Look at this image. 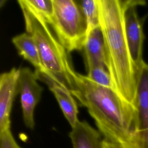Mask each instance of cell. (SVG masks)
Here are the masks:
<instances>
[{
  "mask_svg": "<svg viewBox=\"0 0 148 148\" xmlns=\"http://www.w3.org/2000/svg\"><path fill=\"white\" fill-rule=\"evenodd\" d=\"M64 81L80 105L87 109L103 139L116 143L139 146L135 106L112 88L100 86L76 72L69 60L66 64Z\"/></svg>",
  "mask_w": 148,
  "mask_h": 148,
  "instance_id": "cell-1",
  "label": "cell"
},
{
  "mask_svg": "<svg viewBox=\"0 0 148 148\" xmlns=\"http://www.w3.org/2000/svg\"><path fill=\"white\" fill-rule=\"evenodd\" d=\"M98 1L107 68L113 89L135 106L138 73L131 59L125 34L124 1Z\"/></svg>",
  "mask_w": 148,
  "mask_h": 148,
  "instance_id": "cell-2",
  "label": "cell"
},
{
  "mask_svg": "<svg viewBox=\"0 0 148 148\" xmlns=\"http://www.w3.org/2000/svg\"><path fill=\"white\" fill-rule=\"evenodd\" d=\"M24 17L26 32L34 39L47 72L64 81L68 52L49 28V24L23 0L17 1ZM65 83V82H64Z\"/></svg>",
  "mask_w": 148,
  "mask_h": 148,
  "instance_id": "cell-3",
  "label": "cell"
},
{
  "mask_svg": "<svg viewBox=\"0 0 148 148\" xmlns=\"http://www.w3.org/2000/svg\"><path fill=\"white\" fill-rule=\"evenodd\" d=\"M50 25L68 53L80 50L87 38V25L80 5L73 0H53Z\"/></svg>",
  "mask_w": 148,
  "mask_h": 148,
  "instance_id": "cell-4",
  "label": "cell"
},
{
  "mask_svg": "<svg viewBox=\"0 0 148 148\" xmlns=\"http://www.w3.org/2000/svg\"><path fill=\"white\" fill-rule=\"evenodd\" d=\"M145 3L143 1H124L125 34L131 59L137 73L145 62L142 58L144 35L142 22L137 13L136 7Z\"/></svg>",
  "mask_w": 148,
  "mask_h": 148,
  "instance_id": "cell-5",
  "label": "cell"
},
{
  "mask_svg": "<svg viewBox=\"0 0 148 148\" xmlns=\"http://www.w3.org/2000/svg\"><path fill=\"white\" fill-rule=\"evenodd\" d=\"M38 79L35 72L30 68H20L17 92L20 95L23 121L25 125L31 130L35 127L34 110L40 99L43 91L37 82Z\"/></svg>",
  "mask_w": 148,
  "mask_h": 148,
  "instance_id": "cell-6",
  "label": "cell"
},
{
  "mask_svg": "<svg viewBox=\"0 0 148 148\" xmlns=\"http://www.w3.org/2000/svg\"><path fill=\"white\" fill-rule=\"evenodd\" d=\"M135 108L138 143L140 148H148V64L145 62L138 73Z\"/></svg>",
  "mask_w": 148,
  "mask_h": 148,
  "instance_id": "cell-7",
  "label": "cell"
},
{
  "mask_svg": "<svg viewBox=\"0 0 148 148\" xmlns=\"http://www.w3.org/2000/svg\"><path fill=\"white\" fill-rule=\"evenodd\" d=\"M38 79L47 84L71 127L79 120L77 105L65 83L49 72H35Z\"/></svg>",
  "mask_w": 148,
  "mask_h": 148,
  "instance_id": "cell-8",
  "label": "cell"
},
{
  "mask_svg": "<svg viewBox=\"0 0 148 148\" xmlns=\"http://www.w3.org/2000/svg\"><path fill=\"white\" fill-rule=\"evenodd\" d=\"M20 68H12L0 75V132L10 129V116L15 96Z\"/></svg>",
  "mask_w": 148,
  "mask_h": 148,
  "instance_id": "cell-9",
  "label": "cell"
},
{
  "mask_svg": "<svg viewBox=\"0 0 148 148\" xmlns=\"http://www.w3.org/2000/svg\"><path fill=\"white\" fill-rule=\"evenodd\" d=\"M83 49L86 68L97 65L108 69L105 41L101 26L88 34Z\"/></svg>",
  "mask_w": 148,
  "mask_h": 148,
  "instance_id": "cell-10",
  "label": "cell"
},
{
  "mask_svg": "<svg viewBox=\"0 0 148 148\" xmlns=\"http://www.w3.org/2000/svg\"><path fill=\"white\" fill-rule=\"evenodd\" d=\"M101 134L86 121L78 120L69 133L73 148H103Z\"/></svg>",
  "mask_w": 148,
  "mask_h": 148,
  "instance_id": "cell-11",
  "label": "cell"
},
{
  "mask_svg": "<svg viewBox=\"0 0 148 148\" xmlns=\"http://www.w3.org/2000/svg\"><path fill=\"white\" fill-rule=\"evenodd\" d=\"M12 42L18 54L34 66L35 72H47L42 61L36 43L31 35L27 32L22 33L14 36Z\"/></svg>",
  "mask_w": 148,
  "mask_h": 148,
  "instance_id": "cell-12",
  "label": "cell"
},
{
  "mask_svg": "<svg viewBox=\"0 0 148 148\" xmlns=\"http://www.w3.org/2000/svg\"><path fill=\"white\" fill-rule=\"evenodd\" d=\"M79 5L86 20L87 35L92 29L100 26L98 1V0H83Z\"/></svg>",
  "mask_w": 148,
  "mask_h": 148,
  "instance_id": "cell-13",
  "label": "cell"
},
{
  "mask_svg": "<svg viewBox=\"0 0 148 148\" xmlns=\"http://www.w3.org/2000/svg\"><path fill=\"white\" fill-rule=\"evenodd\" d=\"M24 3L34 12L40 16L49 25L53 14V0H23Z\"/></svg>",
  "mask_w": 148,
  "mask_h": 148,
  "instance_id": "cell-14",
  "label": "cell"
},
{
  "mask_svg": "<svg viewBox=\"0 0 148 148\" xmlns=\"http://www.w3.org/2000/svg\"><path fill=\"white\" fill-rule=\"evenodd\" d=\"M86 75L94 83L104 87L112 88L111 77L108 69L101 65H90L87 67Z\"/></svg>",
  "mask_w": 148,
  "mask_h": 148,
  "instance_id": "cell-15",
  "label": "cell"
},
{
  "mask_svg": "<svg viewBox=\"0 0 148 148\" xmlns=\"http://www.w3.org/2000/svg\"><path fill=\"white\" fill-rule=\"evenodd\" d=\"M0 148H22L16 142L10 129L0 132Z\"/></svg>",
  "mask_w": 148,
  "mask_h": 148,
  "instance_id": "cell-16",
  "label": "cell"
},
{
  "mask_svg": "<svg viewBox=\"0 0 148 148\" xmlns=\"http://www.w3.org/2000/svg\"><path fill=\"white\" fill-rule=\"evenodd\" d=\"M103 148H140L139 146L135 145H127L116 143L108 141L103 139Z\"/></svg>",
  "mask_w": 148,
  "mask_h": 148,
  "instance_id": "cell-17",
  "label": "cell"
}]
</instances>
